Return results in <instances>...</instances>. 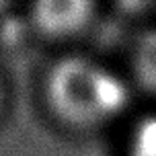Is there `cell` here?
<instances>
[{"label":"cell","mask_w":156,"mask_h":156,"mask_svg":"<svg viewBox=\"0 0 156 156\" xmlns=\"http://www.w3.org/2000/svg\"><path fill=\"white\" fill-rule=\"evenodd\" d=\"M35 94L49 125L76 138L113 133L140 105L115 60L80 47L49 55L39 70Z\"/></svg>","instance_id":"obj_1"},{"label":"cell","mask_w":156,"mask_h":156,"mask_svg":"<svg viewBox=\"0 0 156 156\" xmlns=\"http://www.w3.org/2000/svg\"><path fill=\"white\" fill-rule=\"evenodd\" d=\"M99 4H33L25 15L29 35L37 41L51 43L55 51L74 49L88 31L101 21Z\"/></svg>","instance_id":"obj_2"},{"label":"cell","mask_w":156,"mask_h":156,"mask_svg":"<svg viewBox=\"0 0 156 156\" xmlns=\"http://www.w3.org/2000/svg\"><path fill=\"white\" fill-rule=\"evenodd\" d=\"M115 62L129 80L138 101L156 103V29H136Z\"/></svg>","instance_id":"obj_3"},{"label":"cell","mask_w":156,"mask_h":156,"mask_svg":"<svg viewBox=\"0 0 156 156\" xmlns=\"http://www.w3.org/2000/svg\"><path fill=\"white\" fill-rule=\"evenodd\" d=\"M111 138V156H156V103H140Z\"/></svg>","instance_id":"obj_4"}]
</instances>
